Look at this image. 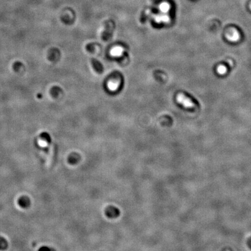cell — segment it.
Wrapping results in <instances>:
<instances>
[{
    "instance_id": "9",
    "label": "cell",
    "mask_w": 251,
    "mask_h": 251,
    "mask_svg": "<svg viewBox=\"0 0 251 251\" xmlns=\"http://www.w3.org/2000/svg\"><path fill=\"white\" fill-rule=\"evenodd\" d=\"M40 137L41 140L44 141H45L47 143H50L51 142V138L49 134L47 133H43L40 135Z\"/></svg>"
},
{
    "instance_id": "3",
    "label": "cell",
    "mask_w": 251,
    "mask_h": 251,
    "mask_svg": "<svg viewBox=\"0 0 251 251\" xmlns=\"http://www.w3.org/2000/svg\"><path fill=\"white\" fill-rule=\"evenodd\" d=\"M18 205L22 208H27L30 205V200L26 196L20 197L17 201Z\"/></svg>"
},
{
    "instance_id": "13",
    "label": "cell",
    "mask_w": 251,
    "mask_h": 251,
    "mask_svg": "<svg viewBox=\"0 0 251 251\" xmlns=\"http://www.w3.org/2000/svg\"><path fill=\"white\" fill-rule=\"evenodd\" d=\"M51 250L50 249V248H48V247H42V248H41L40 250H39V251H51Z\"/></svg>"
},
{
    "instance_id": "12",
    "label": "cell",
    "mask_w": 251,
    "mask_h": 251,
    "mask_svg": "<svg viewBox=\"0 0 251 251\" xmlns=\"http://www.w3.org/2000/svg\"><path fill=\"white\" fill-rule=\"evenodd\" d=\"M217 71V72L221 75H224L227 71L226 67L225 66H223V65H220V66H218Z\"/></svg>"
},
{
    "instance_id": "6",
    "label": "cell",
    "mask_w": 251,
    "mask_h": 251,
    "mask_svg": "<svg viewBox=\"0 0 251 251\" xmlns=\"http://www.w3.org/2000/svg\"><path fill=\"white\" fill-rule=\"evenodd\" d=\"M124 51V49L120 47V46H117L112 48V50L110 51V54L113 57H120L123 53Z\"/></svg>"
},
{
    "instance_id": "8",
    "label": "cell",
    "mask_w": 251,
    "mask_h": 251,
    "mask_svg": "<svg viewBox=\"0 0 251 251\" xmlns=\"http://www.w3.org/2000/svg\"><path fill=\"white\" fill-rule=\"evenodd\" d=\"M155 20L158 22H165L167 23L170 20V18L169 17L166 15H157L155 17Z\"/></svg>"
},
{
    "instance_id": "1",
    "label": "cell",
    "mask_w": 251,
    "mask_h": 251,
    "mask_svg": "<svg viewBox=\"0 0 251 251\" xmlns=\"http://www.w3.org/2000/svg\"><path fill=\"white\" fill-rule=\"evenodd\" d=\"M177 100L185 108H193L195 106L194 102L182 94H179L177 95Z\"/></svg>"
},
{
    "instance_id": "10",
    "label": "cell",
    "mask_w": 251,
    "mask_h": 251,
    "mask_svg": "<svg viewBox=\"0 0 251 251\" xmlns=\"http://www.w3.org/2000/svg\"><path fill=\"white\" fill-rule=\"evenodd\" d=\"M159 8H160V10L162 12L166 13L169 10L170 8V6L167 2H163L160 5Z\"/></svg>"
},
{
    "instance_id": "11",
    "label": "cell",
    "mask_w": 251,
    "mask_h": 251,
    "mask_svg": "<svg viewBox=\"0 0 251 251\" xmlns=\"http://www.w3.org/2000/svg\"><path fill=\"white\" fill-rule=\"evenodd\" d=\"M8 247L7 241L2 237H0V250H4Z\"/></svg>"
},
{
    "instance_id": "4",
    "label": "cell",
    "mask_w": 251,
    "mask_h": 251,
    "mask_svg": "<svg viewBox=\"0 0 251 251\" xmlns=\"http://www.w3.org/2000/svg\"><path fill=\"white\" fill-rule=\"evenodd\" d=\"M80 160V157L78 153H72L68 157V162L71 165H76Z\"/></svg>"
},
{
    "instance_id": "14",
    "label": "cell",
    "mask_w": 251,
    "mask_h": 251,
    "mask_svg": "<svg viewBox=\"0 0 251 251\" xmlns=\"http://www.w3.org/2000/svg\"></svg>"
},
{
    "instance_id": "5",
    "label": "cell",
    "mask_w": 251,
    "mask_h": 251,
    "mask_svg": "<svg viewBox=\"0 0 251 251\" xmlns=\"http://www.w3.org/2000/svg\"><path fill=\"white\" fill-rule=\"evenodd\" d=\"M227 38L230 41L236 42L240 40V36L239 33L236 30H233L232 32L227 36Z\"/></svg>"
},
{
    "instance_id": "2",
    "label": "cell",
    "mask_w": 251,
    "mask_h": 251,
    "mask_svg": "<svg viewBox=\"0 0 251 251\" xmlns=\"http://www.w3.org/2000/svg\"><path fill=\"white\" fill-rule=\"evenodd\" d=\"M105 215L109 218L115 219L120 215V211L117 208L109 206L105 209Z\"/></svg>"
},
{
    "instance_id": "7",
    "label": "cell",
    "mask_w": 251,
    "mask_h": 251,
    "mask_svg": "<svg viewBox=\"0 0 251 251\" xmlns=\"http://www.w3.org/2000/svg\"><path fill=\"white\" fill-rule=\"evenodd\" d=\"M120 83L119 80H110L108 83V87L110 91H114L118 89L120 85Z\"/></svg>"
}]
</instances>
